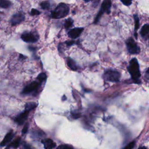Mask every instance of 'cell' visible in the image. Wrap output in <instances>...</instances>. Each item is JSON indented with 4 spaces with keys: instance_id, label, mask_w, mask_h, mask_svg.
<instances>
[{
    "instance_id": "30bf717a",
    "label": "cell",
    "mask_w": 149,
    "mask_h": 149,
    "mask_svg": "<svg viewBox=\"0 0 149 149\" xmlns=\"http://www.w3.org/2000/svg\"><path fill=\"white\" fill-rule=\"evenodd\" d=\"M29 112H30V111L24 110V112H22V113H20L17 117L15 118V121L17 123H18L19 125H22V124L26 121V120L27 119Z\"/></svg>"
},
{
    "instance_id": "4fadbf2b",
    "label": "cell",
    "mask_w": 149,
    "mask_h": 149,
    "mask_svg": "<svg viewBox=\"0 0 149 149\" xmlns=\"http://www.w3.org/2000/svg\"><path fill=\"white\" fill-rule=\"evenodd\" d=\"M67 65L73 71H76L77 70V66L73 59H72L70 58H68L67 61H66Z\"/></svg>"
},
{
    "instance_id": "ac0fdd59",
    "label": "cell",
    "mask_w": 149,
    "mask_h": 149,
    "mask_svg": "<svg viewBox=\"0 0 149 149\" xmlns=\"http://www.w3.org/2000/svg\"><path fill=\"white\" fill-rule=\"evenodd\" d=\"M40 6L42 9L47 10L50 8L51 4H50V2L48 0H46V1H44L41 2L40 3Z\"/></svg>"
},
{
    "instance_id": "8fae6325",
    "label": "cell",
    "mask_w": 149,
    "mask_h": 149,
    "mask_svg": "<svg viewBox=\"0 0 149 149\" xmlns=\"http://www.w3.org/2000/svg\"><path fill=\"white\" fill-rule=\"evenodd\" d=\"M45 149H52L56 147V143L50 139H44L41 140Z\"/></svg>"
},
{
    "instance_id": "83f0119b",
    "label": "cell",
    "mask_w": 149,
    "mask_h": 149,
    "mask_svg": "<svg viewBox=\"0 0 149 149\" xmlns=\"http://www.w3.org/2000/svg\"><path fill=\"white\" fill-rule=\"evenodd\" d=\"M74 43H75V41H74V40H69V41H65V44H66L68 46H69V47H70V46L73 45Z\"/></svg>"
},
{
    "instance_id": "5b68a950",
    "label": "cell",
    "mask_w": 149,
    "mask_h": 149,
    "mask_svg": "<svg viewBox=\"0 0 149 149\" xmlns=\"http://www.w3.org/2000/svg\"><path fill=\"white\" fill-rule=\"evenodd\" d=\"M22 40L26 42H35L38 41L39 37L38 35L36 33L32 32L25 31L21 34L20 36Z\"/></svg>"
},
{
    "instance_id": "603a6c76",
    "label": "cell",
    "mask_w": 149,
    "mask_h": 149,
    "mask_svg": "<svg viewBox=\"0 0 149 149\" xmlns=\"http://www.w3.org/2000/svg\"><path fill=\"white\" fill-rule=\"evenodd\" d=\"M41 13V12L39 11L38 10L36 9H34V8H33L31 9V11H30V15L31 16H35V15H40Z\"/></svg>"
},
{
    "instance_id": "7a4b0ae2",
    "label": "cell",
    "mask_w": 149,
    "mask_h": 149,
    "mask_svg": "<svg viewBox=\"0 0 149 149\" xmlns=\"http://www.w3.org/2000/svg\"><path fill=\"white\" fill-rule=\"evenodd\" d=\"M69 13V7L65 3H60L51 12V17L53 19H61L66 17Z\"/></svg>"
},
{
    "instance_id": "e575fe53",
    "label": "cell",
    "mask_w": 149,
    "mask_h": 149,
    "mask_svg": "<svg viewBox=\"0 0 149 149\" xmlns=\"http://www.w3.org/2000/svg\"><path fill=\"white\" fill-rule=\"evenodd\" d=\"M148 38H149V37H148Z\"/></svg>"
},
{
    "instance_id": "e0dca14e",
    "label": "cell",
    "mask_w": 149,
    "mask_h": 149,
    "mask_svg": "<svg viewBox=\"0 0 149 149\" xmlns=\"http://www.w3.org/2000/svg\"><path fill=\"white\" fill-rule=\"evenodd\" d=\"M37 106V104L33 102H27L25 104V110L30 111L31 110L34 109Z\"/></svg>"
},
{
    "instance_id": "8992f818",
    "label": "cell",
    "mask_w": 149,
    "mask_h": 149,
    "mask_svg": "<svg viewBox=\"0 0 149 149\" xmlns=\"http://www.w3.org/2000/svg\"><path fill=\"white\" fill-rule=\"evenodd\" d=\"M25 16L22 12H18L14 14L10 19V23L12 26L19 24L24 20Z\"/></svg>"
},
{
    "instance_id": "5bb4252c",
    "label": "cell",
    "mask_w": 149,
    "mask_h": 149,
    "mask_svg": "<svg viewBox=\"0 0 149 149\" xmlns=\"http://www.w3.org/2000/svg\"><path fill=\"white\" fill-rule=\"evenodd\" d=\"M20 137H18L17 138H16L15 140H13L12 143H10L8 146L6 148V149H9L10 148L12 147L15 149L17 148L19 146V144H20Z\"/></svg>"
},
{
    "instance_id": "4316f807",
    "label": "cell",
    "mask_w": 149,
    "mask_h": 149,
    "mask_svg": "<svg viewBox=\"0 0 149 149\" xmlns=\"http://www.w3.org/2000/svg\"><path fill=\"white\" fill-rule=\"evenodd\" d=\"M28 129H29V123H26L25 125H24V127L23 128V129H22V134H25V133H26L27 132V130H28Z\"/></svg>"
},
{
    "instance_id": "9a60e30c",
    "label": "cell",
    "mask_w": 149,
    "mask_h": 149,
    "mask_svg": "<svg viewBox=\"0 0 149 149\" xmlns=\"http://www.w3.org/2000/svg\"><path fill=\"white\" fill-rule=\"evenodd\" d=\"M140 33L143 37H145L149 33V24H144L141 28Z\"/></svg>"
},
{
    "instance_id": "6da1fadb",
    "label": "cell",
    "mask_w": 149,
    "mask_h": 149,
    "mask_svg": "<svg viewBox=\"0 0 149 149\" xmlns=\"http://www.w3.org/2000/svg\"><path fill=\"white\" fill-rule=\"evenodd\" d=\"M127 69L132 76V79L134 83L137 84L140 83L139 78L141 74L140 72L139 64L136 58H133L130 61L129 65L127 66Z\"/></svg>"
},
{
    "instance_id": "f1b7e54d",
    "label": "cell",
    "mask_w": 149,
    "mask_h": 149,
    "mask_svg": "<svg viewBox=\"0 0 149 149\" xmlns=\"http://www.w3.org/2000/svg\"><path fill=\"white\" fill-rule=\"evenodd\" d=\"M145 77L149 80V68H148L146 71V74H145Z\"/></svg>"
},
{
    "instance_id": "9c48e42d",
    "label": "cell",
    "mask_w": 149,
    "mask_h": 149,
    "mask_svg": "<svg viewBox=\"0 0 149 149\" xmlns=\"http://www.w3.org/2000/svg\"><path fill=\"white\" fill-rule=\"evenodd\" d=\"M111 5L112 2L111 0H104L101 4L100 11L103 14L104 13H107V14H109L111 12Z\"/></svg>"
},
{
    "instance_id": "d4e9b609",
    "label": "cell",
    "mask_w": 149,
    "mask_h": 149,
    "mask_svg": "<svg viewBox=\"0 0 149 149\" xmlns=\"http://www.w3.org/2000/svg\"><path fill=\"white\" fill-rule=\"evenodd\" d=\"M134 145H135V142L134 141H132L130 143H129L126 146H125L122 149H133Z\"/></svg>"
},
{
    "instance_id": "2e32d148",
    "label": "cell",
    "mask_w": 149,
    "mask_h": 149,
    "mask_svg": "<svg viewBox=\"0 0 149 149\" xmlns=\"http://www.w3.org/2000/svg\"><path fill=\"white\" fill-rule=\"evenodd\" d=\"M12 5V3L9 0H0V8L7 9Z\"/></svg>"
},
{
    "instance_id": "3957f363",
    "label": "cell",
    "mask_w": 149,
    "mask_h": 149,
    "mask_svg": "<svg viewBox=\"0 0 149 149\" xmlns=\"http://www.w3.org/2000/svg\"><path fill=\"white\" fill-rule=\"evenodd\" d=\"M120 77V73L118 71L112 69H108L106 70L103 74V78L108 81L118 82L119 81Z\"/></svg>"
},
{
    "instance_id": "44dd1931",
    "label": "cell",
    "mask_w": 149,
    "mask_h": 149,
    "mask_svg": "<svg viewBox=\"0 0 149 149\" xmlns=\"http://www.w3.org/2000/svg\"><path fill=\"white\" fill-rule=\"evenodd\" d=\"M37 79L38 80V81L41 83L47 79V75L45 73H41L38 75Z\"/></svg>"
},
{
    "instance_id": "52a82bcc",
    "label": "cell",
    "mask_w": 149,
    "mask_h": 149,
    "mask_svg": "<svg viewBox=\"0 0 149 149\" xmlns=\"http://www.w3.org/2000/svg\"><path fill=\"white\" fill-rule=\"evenodd\" d=\"M40 86V82L37 81H33L30 84H29L28 86L25 87V88L23 89L22 91V94H29L31 92H33L35 90H36Z\"/></svg>"
},
{
    "instance_id": "277c9868",
    "label": "cell",
    "mask_w": 149,
    "mask_h": 149,
    "mask_svg": "<svg viewBox=\"0 0 149 149\" xmlns=\"http://www.w3.org/2000/svg\"><path fill=\"white\" fill-rule=\"evenodd\" d=\"M126 44L128 52L131 54H138L140 52V49L132 37L129 38L126 41Z\"/></svg>"
},
{
    "instance_id": "cb8c5ba5",
    "label": "cell",
    "mask_w": 149,
    "mask_h": 149,
    "mask_svg": "<svg viewBox=\"0 0 149 149\" xmlns=\"http://www.w3.org/2000/svg\"><path fill=\"white\" fill-rule=\"evenodd\" d=\"M71 115H72V117L74 119H78L79 118L80 116H81V114L79 112H71Z\"/></svg>"
},
{
    "instance_id": "f546056e",
    "label": "cell",
    "mask_w": 149,
    "mask_h": 149,
    "mask_svg": "<svg viewBox=\"0 0 149 149\" xmlns=\"http://www.w3.org/2000/svg\"><path fill=\"white\" fill-rule=\"evenodd\" d=\"M24 149H31L30 146L28 144H24Z\"/></svg>"
},
{
    "instance_id": "d6a6232c",
    "label": "cell",
    "mask_w": 149,
    "mask_h": 149,
    "mask_svg": "<svg viewBox=\"0 0 149 149\" xmlns=\"http://www.w3.org/2000/svg\"><path fill=\"white\" fill-rule=\"evenodd\" d=\"M66 100V97L64 95H63V97H62V100L63 101H65V100Z\"/></svg>"
},
{
    "instance_id": "7c38bea8",
    "label": "cell",
    "mask_w": 149,
    "mask_h": 149,
    "mask_svg": "<svg viewBox=\"0 0 149 149\" xmlns=\"http://www.w3.org/2000/svg\"><path fill=\"white\" fill-rule=\"evenodd\" d=\"M15 134L13 132V130H10L5 136L4 139H3V140L0 143V146L2 147V146H6L7 144H8L13 139V137H14Z\"/></svg>"
},
{
    "instance_id": "d6986e66",
    "label": "cell",
    "mask_w": 149,
    "mask_h": 149,
    "mask_svg": "<svg viewBox=\"0 0 149 149\" xmlns=\"http://www.w3.org/2000/svg\"><path fill=\"white\" fill-rule=\"evenodd\" d=\"M73 20L71 18H69L65 20L64 23V27L66 29H68L73 26Z\"/></svg>"
},
{
    "instance_id": "7402d4cb",
    "label": "cell",
    "mask_w": 149,
    "mask_h": 149,
    "mask_svg": "<svg viewBox=\"0 0 149 149\" xmlns=\"http://www.w3.org/2000/svg\"><path fill=\"white\" fill-rule=\"evenodd\" d=\"M56 149H74L73 147L69 144H61L57 147Z\"/></svg>"
},
{
    "instance_id": "4dcf8cb0",
    "label": "cell",
    "mask_w": 149,
    "mask_h": 149,
    "mask_svg": "<svg viewBox=\"0 0 149 149\" xmlns=\"http://www.w3.org/2000/svg\"><path fill=\"white\" fill-rule=\"evenodd\" d=\"M19 58H21V59H25L26 57L25 56H24L23 55H22V54H20L19 55Z\"/></svg>"
},
{
    "instance_id": "1f68e13d",
    "label": "cell",
    "mask_w": 149,
    "mask_h": 149,
    "mask_svg": "<svg viewBox=\"0 0 149 149\" xmlns=\"http://www.w3.org/2000/svg\"><path fill=\"white\" fill-rule=\"evenodd\" d=\"M138 149H147V148L144 146H141V147H140Z\"/></svg>"
},
{
    "instance_id": "ffe728a7",
    "label": "cell",
    "mask_w": 149,
    "mask_h": 149,
    "mask_svg": "<svg viewBox=\"0 0 149 149\" xmlns=\"http://www.w3.org/2000/svg\"><path fill=\"white\" fill-rule=\"evenodd\" d=\"M134 23H135L134 24V30H135L134 33H136V31L139 28V26H140L139 19L137 15H134Z\"/></svg>"
},
{
    "instance_id": "484cf974",
    "label": "cell",
    "mask_w": 149,
    "mask_h": 149,
    "mask_svg": "<svg viewBox=\"0 0 149 149\" xmlns=\"http://www.w3.org/2000/svg\"><path fill=\"white\" fill-rule=\"evenodd\" d=\"M120 1L126 6H129L132 3V0H120Z\"/></svg>"
},
{
    "instance_id": "ba28073f",
    "label": "cell",
    "mask_w": 149,
    "mask_h": 149,
    "mask_svg": "<svg viewBox=\"0 0 149 149\" xmlns=\"http://www.w3.org/2000/svg\"><path fill=\"white\" fill-rule=\"evenodd\" d=\"M83 30H84L83 27H76L71 29L68 33V35L70 38L72 39H75L79 37L81 35Z\"/></svg>"
},
{
    "instance_id": "836d02e7",
    "label": "cell",
    "mask_w": 149,
    "mask_h": 149,
    "mask_svg": "<svg viewBox=\"0 0 149 149\" xmlns=\"http://www.w3.org/2000/svg\"><path fill=\"white\" fill-rule=\"evenodd\" d=\"M84 2H88L91 1H93V0H84Z\"/></svg>"
}]
</instances>
